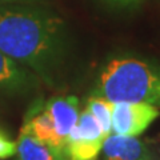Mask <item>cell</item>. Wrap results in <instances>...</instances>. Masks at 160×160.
Instances as JSON below:
<instances>
[{"label": "cell", "instance_id": "8fae6325", "mask_svg": "<svg viewBox=\"0 0 160 160\" xmlns=\"http://www.w3.org/2000/svg\"><path fill=\"white\" fill-rule=\"evenodd\" d=\"M109 2H112L115 4H120V6H127V4H132L135 2H138V0H109Z\"/></svg>", "mask_w": 160, "mask_h": 160}, {"label": "cell", "instance_id": "8992f818", "mask_svg": "<svg viewBox=\"0 0 160 160\" xmlns=\"http://www.w3.org/2000/svg\"><path fill=\"white\" fill-rule=\"evenodd\" d=\"M46 107L53 120L60 143L66 147L68 135L79 119L78 99L75 96H53L46 102Z\"/></svg>", "mask_w": 160, "mask_h": 160}, {"label": "cell", "instance_id": "4fadbf2b", "mask_svg": "<svg viewBox=\"0 0 160 160\" xmlns=\"http://www.w3.org/2000/svg\"><path fill=\"white\" fill-rule=\"evenodd\" d=\"M16 160H20V159H19V158H18V159H16Z\"/></svg>", "mask_w": 160, "mask_h": 160}, {"label": "cell", "instance_id": "3957f363", "mask_svg": "<svg viewBox=\"0 0 160 160\" xmlns=\"http://www.w3.org/2000/svg\"><path fill=\"white\" fill-rule=\"evenodd\" d=\"M159 115V107L148 103H112V131L123 136H139Z\"/></svg>", "mask_w": 160, "mask_h": 160}, {"label": "cell", "instance_id": "7c38bea8", "mask_svg": "<svg viewBox=\"0 0 160 160\" xmlns=\"http://www.w3.org/2000/svg\"><path fill=\"white\" fill-rule=\"evenodd\" d=\"M13 2H27V3H32L36 0H0V3H13Z\"/></svg>", "mask_w": 160, "mask_h": 160}, {"label": "cell", "instance_id": "ba28073f", "mask_svg": "<svg viewBox=\"0 0 160 160\" xmlns=\"http://www.w3.org/2000/svg\"><path fill=\"white\" fill-rule=\"evenodd\" d=\"M16 147L20 160H64L51 147L40 143L39 140L22 129L16 142Z\"/></svg>", "mask_w": 160, "mask_h": 160}, {"label": "cell", "instance_id": "5b68a950", "mask_svg": "<svg viewBox=\"0 0 160 160\" xmlns=\"http://www.w3.org/2000/svg\"><path fill=\"white\" fill-rule=\"evenodd\" d=\"M38 76L0 51V95L24 96L38 88Z\"/></svg>", "mask_w": 160, "mask_h": 160}, {"label": "cell", "instance_id": "277c9868", "mask_svg": "<svg viewBox=\"0 0 160 160\" xmlns=\"http://www.w3.org/2000/svg\"><path fill=\"white\" fill-rule=\"evenodd\" d=\"M22 131L29 133L40 143L47 144L64 160H67L64 156V147L56 135L53 120L46 107V102L42 98L35 99L27 109Z\"/></svg>", "mask_w": 160, "mask_h": 160}, {"label": "cell", "instance_id": "30bf717a", "mask_svg": "<svg viewBox=\"0 0 160 160\" xmlns=\"http://www.w3.org/2000/svg\"><path fill=\"white\" fill-rule=\"evenodd\" d=\"M16 152H18L16 142H13L8 136L7 132L0 128V160L12 158Z\"/></svg>", "mask_w": 160, "mask_h": 160}, {"label": "cell", "instance_id": "7a4b0ae2", "mask_svg": "<svg viewBox=\"0 0 160 160\" xmlns=\"http://www.w3.org/2000/svg\"><path fill=\"white\" fill-rule=\"evenodd\" d=\"M92 95L111 103H148L160 107V67L133 56H116L104 64Z\"/></svg>", "mask_w": 160, "mask_h": 160}, {"label": "cell", "instance_id": "52a82bcc", "mask_svg": "<svg viewBox=\"0 0 160 160\" xmlns=\"http://www.w3.org/2000/svg\"><path fill=\"white\" fill-rule=\"evenodd\" d=\"M102 151L103 160H151L148 147L136 136L108 135Z\"/></svg>", "mask_w": 160, "mask_h": 160}, {"label": "cell", "instance_id": "6da1fadb", "mask_svg": "<svg viewBox=\"0 0 160 160\" xmlns=\"http://www.w3.org/2000/svg\"><path fill=\"white\" fill-rule=\"evenodd\" d=\"M0 51L58 86L68 55L64 22L27 2L0 3Z\"/></svg>", "mask_w": 160, "mask_h": 160}, {"label": "cell", "instance_id": "9c48e42d", "mask_svg": "<svg viewBox=\"0 0 160 160\" xmlns=\"http://www.w3.org/2000/svg\"><path fill=\"white\" fill-rule=\"evenodd\" d=\"M87 109L93 115L107 135L112 132V103L102 96L91 95L87 102Z\"/></svg>", "mask_w": 160, "mask_h": 160}]
</instances>
